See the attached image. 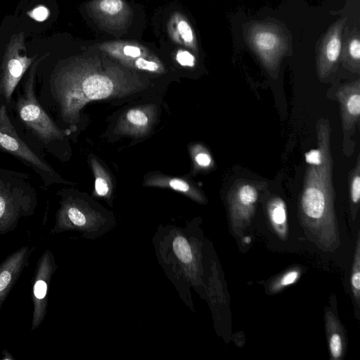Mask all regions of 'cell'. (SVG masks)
Returning a JSON list of instances; mask_svg holds the SVG:
<instances>
[{
  "mask_svg": "<svg viewBox=\"0 0 360 360\" xmlns=\"http://www.w3.org/2000/svg\"><path fill=\"white\" fill-rule=\"evenodd\" d=\"M258 195V190L254 184L244 181L234 184L228 194L232 218L236 221L249 219L253 214Z\"/></svg>",
  "mask_w": 360,
  "mask_h": 360,
  "instance_id": "cell-10",
  "label": "cell"
},
{
  "mask_svg": "<svg viewBox=\"0 0 360 360\" xmlns=\"http://www.w3.org/2000/svg\"><path fill=\"white\" fill-rule=\"evenodd\" d=\"M95 190L97 194L101 196H104L108 193V186L103 178L101 176L96 178L95 181Z\"/></svg>",
  "mask_w": 360,
  "mask_h": 360,
  "instance_id": "cell-26",
  "label": "cell"
},
{
  "mask_svg": "<svg viewBox=\"0 0 360 360\" xmlns=\"http://www.w3.org/2000/svg\"><path fill=\"white\" fill-rule=\"evenodd\" d=\"M267 212L274 229L280 236L285 237L288 230L287 209L283 199L278 197L272 198L268 203Z\"/></svg>",
  "mask_w": 360,
  "mask_h": 360,
  "instance_id": "cell-16",
  "label": "cell"
},
{
  "mask_svg": "<svg viewBox=\"0 0 360 360\" xmlns=\"http://www.w3.org/2000/svg\"><path fill=\"white\" fill-rule=\"evenodd\" d=\"M351 285L355 300L359 302L360 294V241L357 238L356 250L352 265Z\"/></svg>",
  "mask_w": 360,
  "mask_h": 360,
  "instance_id": "cell-17",
  "label": "cell"
},
{
  "mask_svg": "<svg viewBox=\"0 0 360 360\" xmlns=\"http://www.w3.org/2000/svg\"><path fill=\"white\" fill-rule=\"evenodd\" d=\"M348 51L350 58L354 61V64L358 66L360 58V41L359 39L354 38L350 41Z\"/></svg>",
  "mask_w": 360,
  "mask_h": 360,
  "instance_id": "cell-25",
  "label": "cell"
},
{
  "mask_svg": "<svg viewBox=\"0 0 360 360\" xmlns=\"http://www.w3.org/2000/svg\"><path fill=\"white\" fill-rule=\"evenodd\" d=\"M30 199L0 181V235L13 231L18 220L32 213Z\"/></svg>",
  "mask_w": 360,
  "mask_h": 360,
  "instance_id": "cell-7",
  "label": "cell"
},
{
  "mask_svg": "<svg viewBox=\"0 0 360 360\" xmlns=\"http://www.w3.org/2000/svg\"><path fill=\"white\" fill-rule=\"evenodd\" d=\"M25 48L23 33L13 36L3 58L0 79V94L10 102L12 94L22 75L33 63L37 56L28 57L20 54Z\"/></svg>",
  "mask_w": 360,
  "mask_h": 360,
  "instance_id": "cell-4",
  "label": "cell"
},
{
  "mask_svg": "<svg viewBox=\"0 0 360 360\" xmlns=\"http://www.w3.org/2000/svg\"><path fill=\"white\" fill-rule=\"evenodd\" d=\"M195 160L199 166L202 167H207L212 163L210 155L204 152L198 153L195 157Z\"/></svg>",
  "mask_w": 360,
  "mask_h": 360,
  "instance_id": "cell-27",
  "label": "cell"
},
{
  "mask_svg": "<svg viewBox=\"0 0 360 360\" xmlns=\"http://www.w3.org/2000/svg\"><path fill=\"white\" fill-rule=\"evenodd\" d=\"M28 15L32 19L42 22L48 18L49 11L46 7L40 5L28 12Z\"/></svg>",
  "mask_w": 360,
  "mask_h": 360,
  "instance_id": "cell-24",
  "label": "cell"
},
{
  "mask_svg": "<svg viewBox=\"0 0 360 360\" xmlns=\"http://www.w3.org/2000/svg\"><path fill=\"white\" fill-rule=\"evenodd\" d=\"M46 55L43 56L32 65L29 77L25 84L24 94L19 98L17 106L22 121L41 141L49 143L51 141L63 137V131L57 127L41 107L34 94L37 67Z\"/></svg>",
  "mask_w": 360,
  "mask_h": 360,
  "instance_id": "cell-3",
  "label": "cell"
},
{
  "mask_svg": "<svg viewBox=\"0 0 360 360\" xmlns=\"http://www.w3.org/2000/svg\"><path fill=\"white\" fill-rule=\"evenodd\" d=\"M0 148L27 161L44 173L53 172L52 169L37 157L16 134L4 105L0 107Z\"/></svg>",
  "mask_w": 360,
  "mask_h": 360,
  "instance_id": "cell-8",
  "label": "cell"
},
{
  "mask_svg": "<svg viewBox=\"0 0 360 360\" xmlns=\"http://www.w3.org/2000/svg\"><path fill=\"white\" fill-rule=\"evenodd\" d=\"M349 194L352 205L355 207L360 200V158L357 160L354 168L352 171L349 179Z\"/></svg>",
  "mask_w": 360,
  "mask_h": 360,
  "instance_id": "cell-18",
  "label": "cell"
},
{
  "mask_svg": "<svg viewBox=\"0 0 360 360\" xmlns=\"http://www.w3.org/2000/svg\"><path fill=\"white\" fill-rule=\"evenodd\" d=\"M243 242L245 243H250L251 242V238L250 236L245 237L243 239Z\"/></svg>",
  "mask_w": 360,
  "mask_h": 360,
  "instance_id": "cell-29",
  "label": "cell"
},
{
  "mask_svg": "<svg viewBox=\"0 0 360 360\" xmlns=\"http://www.w3.org/2000/svg\"><path fill=\"white\" fill-rule=\"evenodd\" d=\"M176 60L182 66L193 67L195 63V56L188 51L179 49L175 55Z\"/></svg>",
  "mask_w": 360,
  "mask_h": 360,
  "instance_id": "cell-23",
  "label": "cell"
},
{
  "mask_svg": "<svg viewBox=\"0 0 360 360\" xmlns=\"http://www.w3.org/2000/svg\"><path fill=\"white\" fill-rule=\"evenodd\" d=\"M98 46L102 51L134 69L158 73L164 70L158 58L142 45L126 41H108Z\"/></svg>",
  "mask_w": 360,
  "mask_h": 360,
  "instance_id": "cell-5",
  "label": "cell"
},
{
  "mask_svg": "<svg viewBox=\"0 0 360 360\" xmlns=\"http://www.w3.org/2000/svg\"><path fill=\"white\" fill-rule=\"evenodd\" d=\"M340 103L342 128L345 134L352 132L360 116V82L356 80L339 89L336 93Z\"/></svg>",
  "mask_w": 360,
  "mask_h": 360,
  "instance_id": "cell-11",
  "label": "cell"
},
{
  "mask_svg": "<svg viewBox=\"0 0 360 360\" xmlns=\"http://www.w3.org/2000/svg\"><path fill=\"white\" fill-rule=\"evenodd\" d=\"M127 119L130 123L139 127L146 126L148 123L147 115L139 109L130 110L127 114Z\"/></svg>",
  "mask_w": 360,
  "mask_h": 360,
  "instance_id": "cell-22",
  "label": "cell"
},
{
  "mask_svg": "<svg viewBox=\"0 0 360 360\" xmlns=\"http://www.w3.org/2000/svg\"><path fill=\"white\" fill-rule=\"evenodd\" d=\"M86 7L98 23L109 30L125 29L131 18V10L124 0H92Z\"/></svg>",
  "mask_w": 360,
  "mask_h": 360,
  "instance_id": "cell-9",
  "label": "cell"
},
{
  "mask_svg": "<svg viewBox=\"0 0 360 360\" xmlns=\"http://www.w3.org/2000/svg\"><path fill=\"white\" fill-rule=\"evenodd\" d=\"M252 41L266 65L274 67L281 51L280 36L274 30L262 28L253 33Z\"/></svg>",
  "mask_w": 360,
  "mask_h": 360,
  "instance_id": "cell-13",
  "label": "cell"
},
{
  "mask_svg": "<svg viewBox=\"0 0 360 360\" xmlns=\"http://www.w3.org/2000/svg\"><path fill=\"white\" fill-rule=\"evenodd\" d=\"M56 264L52 252L46 250L38 261L32 286V330L43 322L47 311L48 290Z\"/></svg>",
  "mask_w": 360,
  "mask_h": 360,
  "instance_id": "cell-6",
  "label": "cell"
},
{
  "mask_svg": "<svg viewBox=\"0 0 360 360\" xmlns=\"http://www.w3.org/2000/svg\"><path fill=\"white\" fill-rule=\"evenodd\" d=\"M329 349L333 359H339L342 354L343 342L338 333H333L329 337Z\"/></svg>",
  "mask_w": 360,
  "mask_h": 360,
  "instance_id": "cell-21",
  "label": "cell"
},
{
  "mask_svg": "<svg viewBox=\"0 0 360 360\" xmlns=\"http://www.w3.org/2000/svg\"><path fill=\"white\" fill-rule=\"evenodd\" d=\"M342 49V41L339 31L331 34L326 43L323 50V58L319 65L320 77L326 76L333 65L338 60Z\"/></svg>",
  "mask_w": 360,
  "mask_h": 360,
  "instance_id": "cell-15",
  "label": "cell"
},
{
  "mask_svg": "<svg viewBox=\"0 0 360 360\" xmlns=\"http://www.w3.org/2000/svg\"><path fill=\"white\" fill-rule=\"evenodd\" d=\"M169 185L173 189L181 192H187L190 189L189 185L186 181L178 179H173L170 180Z\"/></svg>",
  "mask_w": 360,
  "mask_h": 360,
  "instance_id": "cell-28",
  "label": "cell"
},
{
  "mask_svg": "<svg viewBox=\"0 0 360 360\" xmlns=\"http://www.w3.org/2000/svg\"><path fill=\"white\" fill-rule=\"evenodd\" d=\"M173 250L176 257L184 263H190L193 259L191 247L183 236H177L173 241Z\"/></svg>",
  "mask_w": 360,
  "mask_h": 360,
  "instance_id": "cell-19",
  "label": "cell"
},
{
  "mask_svg": "<svg viewBox=\"0 0 360 360\" xmlns=\"http://www.w3.org/2000/svg\"><path fill=\"white\" fill-rule=\"evenodd\" d=\"M130 72L107 58H77L54 76L53 89L61 116L69 123L77 122L81 108L90 101L107 98L134 90Z\"/></svg>",
  "mask_w": 360,
  "mask_h": 360,
  "instance_id": "cell-1",
  "label": "cell"
},
{
  "mask_svg": "<svg viewBox=\"0 0 360 360\" xmlns=\"http://www.w3.org/2000/svg\"><path fill=\"white\" fill-rule=\"evenodd\" d=\"M30 255L24 246L9 255L0 265V307L26 266Z\"/></svg>",
  "mask_w": 360,
  "mask_h": 360,
  "instance_id": "cell-12",
  "label": "cell"
},
{
  "mask_svg": "<svg viewBox=\"0 0 360 360\" xmlns=\"http://www.w3.org/2000/svg\"><path fill=\"white\" fill-rule=\"evenodd\" d=\"M167 32L175 43L192 50L196 49L195 32L183 14L175 12L171 15L167 23Z\"/></svg>",
  "mask_w": 360,
  "mask_h": 360,
  "instance_id": "cell-14",
  "label": "cell"
},
{
  "mask_svg": "<svg viewBox=\"0 0 360 360\" xmlns=\"http://www.w3.org/2000/svg\"><path fill=\"white\" fill-rule=\"evenodd\" d=\"M300 276L299 269H292L285 273L276 282L272 285L274 291H278L281 289L294 284Z\"/></svg>",
  "mask_w": 360,
  "mask_h": 360,
  "instance_id": "cell-20",
  "label": "cell"
},
{
  "mask_svg": "<svg viewBox=\"0 0 360 360\" xmlns=\"http://www.w3.org/2000/svg\"><path fill=\"white\" fill-rule=\"evenodd\" d=\"M317 148L305 153L307 164L300 198V212L310 224L331 221L334 216L331 129L328 120L316 124Z\"/></svg>",
  "mask_w": 360,
  "mask_h": 360,
  "instance_id": "cell-2",
  "label": "cell"
}]
</instances>
